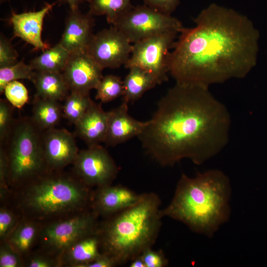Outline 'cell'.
<instances>
[{"label": "cell", "instance_id": "1", "mask_svg": "<svg viewBox=\"0 0 267 267\" xmlns=\"http://www.w3.org/2000/svg\"><path fill=\"white\" fill-rule=\"evenodd\" d=\"M231 117L209 88L176 83L159 101L138 136L150 157L162 166L183 159L201 165L227 145Z\"/></svg>", "mask_w": 267, "mask_h": 267}, {"label": "cell", "instance_id": "2", "mask_svg": "<svg viewBox=\"0 0 267 267\" xmlns=\"http://www.w3.org/2000/svg\"><path fill=\"white\" fill-rule=\"evenodd\" d=\"M195 26L183 28L169 57L176 83L209 88L245 78L254 65L257 34L244 15L216 3L203 9Z\"/></svg>", "mask_w": 267, "mask_h": 267}, {"label": "cell", "instance_id": "3", "mask_svg": "<svg viewBox=\"0 0 267 267\" xmlns=\"http://www.w3.org/2000/svg\"><path fill=\"white\" fill-rule=\"evenodd\" d=\"M231 187L229 178L219 170L182 174L169 205L160 209L162 217L185 224L192 231L213 237L230 215Z\"/></svg>", "mask_w": 267, "mask_h": 267}, {"label": "cell", "instance_id": "4", "mask_svg": "<svg viewBox=\"0 0 267 267\" xmlns=\"http://www.w3.org/2000/svg\"><path fill=\"white\" fill-rule=\"evenodd\" d=\"M93 190L73 173L48 171L11 190L6 204L21 218L44 224L91 209Z\"/></svg>", "mask_w": 267, "mask_h": 267}, {"label": "cell", "instance_id": "5", "mask_svg": "<svg viewBox=\"0 0 267 267\" xmlns=\"http://www.w3.org/2000/svg\"><path fill=\"white\" fill-rule=\"evenodd\" d=\"M161 203L157 194L142 193L134 205L99 222L101 253L119 266L152 248L161 226Z\"/></svg>", "mask_w": 267, "mask_h": 267}, {"label": "cell", "instance_id": "6", "mask_svg": "<svg viewBox=\"0 0 267 267\" xmlns=\"http://www.w3.org/2000/svg\"><path fill=\"white\" fill-rule=\"evenodd\" d=\"M43 133L31 118L14 120L3 144L8 163L10 190L49 171L44 153Z\"/></svg>", "mask_w": 267, "mask_h": 267}, {"label": "cell", "instance_id": "7", "mask_svg": "<svg viewBox=\"0 0 267 267\" xmlns=\"http://www.w3.org/2000/svg\"><path fill=\"white\" fill-rule=\"evenodd\" d=\"M98 218L89 209L42 224L35 249L59 259L73 243L97 231Z\"/></svg>", "mask_w": 267, "mask_h": 267}, {"label": "cell", "instance_id": "8", "mask_svg": "<svg viewBox=\"0 0 267 267\" xmlns=\"http://www.w3.org/2000/svg\"><path fill=\"white\" fill-rule=\"evenodd\" d=\"M113 26L134 44L164 32L180 33L184 28L181 22L171 14L162 13L145 4L132 6Z\"/></svg>", "mask_w": 267, "mask_h": 267}, {"label": "cell", "instance_id": "9", "mask_svg": "<svg viewBox=\"0 0 267 267\" xmlns=\"http://www.w3.org/2000/svg\"><path fill=\"white\" fill-rule=\"evenodd\" d=\"M179 33L164 32L134 43L125 67L137 66L144 69L156 79L158 85L168 81L170 50Z\"/></svg>", "mask_w": 267, "mask_h": 267}, {"label": "cell", "instance_id": "10", "mask_svg": "<svg viewBox=\"0 0 267 267\" xmlns=\"http://www.w3.org/2000/svg\"><path fill=\"white\" fill-rule=\"evenodd\" d=\"M72 165L73 174L91 188L112 184L119 170L113 158L100 144L80 150Z\"/></svg>", "mask_w": 267, "mask_h": 267}, {"label": "cell", "instance_id": "11", "mask_svg": "<svg viewBox=\"0 0 267 267\" xmlns=\"http://www.w3.org/2000/svg\"><path fill=\"white\" fill-rule=\"evenodd\" d=\"M132 48L127 38L112 26L94 34L86 52L103 69H116L127 62Z\"/></svg>", "mask_w": 267, "mask_h": 267}, {"label": "cell", "instance_id": "12", "mask_svg": "<svg viewBox=\"0 0 267 267\" xmlns=\"http://www.w3.org/2000/svg\"><path fill=\"white\" fill-rule=\"evenodd\" d=\"M43 146L49 171H61L72 165L80 151L74 135L65 129L43 132Z\"/></svg>", "mask_w": 267, "mask_h": 267}, {"label": "cell", "instance_id": "13", "mask_svg": "<svg viewBox=\"0 0 267 267\" xmlns=\"http://www.w3.org/2000/svg\"><path fill=\"white\" fill-rule=\"evenodd\" d=\"M103 69L86 52L70 53L62 72L71 91L89 93L103 76Z\"/></svg>", "mask_w": 267, "mask_h": 267}, {"label": "cell", "instance_id": "14", "mask_svg": "<svg viewBox=\"0 0 267 267\" xmlns=\"http://www.w3.org/2000/svg\"><path fill=\"white\" fill-rule=\"evenodd\" d=\"M141 195L121 185L97 187L93 190L91 210L99 218L105 219L134 205Z\"/></svg>", "mask_w": 267, "mask_h": 267}, {"label": "cell", "instance_id": "15", "mask_svg": "<svg viewBox=\"0 0 267 267\" xmlns=\"http://www.w3.org/2000/svg\"><path fill=\"white\" fill-rule=\"evenodd\" d=\"M94 21L89 13H82L79 8L70 9L65 28L58 43L70 53L86 52L93 35Z\"/></svg>", "mask_w": 267, "mask_h": 267}, {"label": "cell", "instance_id": "16", "mask_svg": "<svg viewBox=\"0 0 267 267\" xmlns=\"http://www.w3.org/2000/svg\"><path fill=\"white\" fill-rule=\"evenodd\" d=\"M57 2L45 3L40 10L16 13L12 11L10 21L12 25L15 36L32 45L37 50L49 48L42 38L44 20Z\"/></svg>", "mask_w": 267, "mask_h": 267}, {"label": "cell", "instance_id": "17", "mask_svg": "<svg viewBox=\"0 0 267 267\" xmlns=\"http://www.w3.org/2000/svg\"><path fill=\"white\" fill-rule=\"evenodd\" d=\"M128 104L123 101L118 107L110 111L104 141L107 146H115L138 137L146 125L147 121L136 120L129 114Z\"/></svg>", "mask_w": 267, "mask_h": 267}, {"label": "cell", "instance_id": "18", "mask_svg": "<svg viewBox=\"0 0 267 267\" xmlns=\"http://www.w3.org/2000/svg\"><path fill=\"white\" fill-rule=\"evenodd\" d=\"M110 111H105L100 104L94 102L75 124V134L88 147L104 142L107 131Z\"/></svg>", "mask_w": 267, "mask_h": 267}, {"label": "cell", "instance_id": "19", "mask_svg": "<svg viewBox=\"0 0 267 267\" xmlns=\"http://www.w3.org/2000/svg\"><path fill=\"white\" fill-rule=\"evenodd\" d=\"M101 254L100 241L97 230L82 237L70 245L59 258L60 266L84 267Z\"/></svg>", "mask_w": 267, "mask_h": 267}, {"label": "cell", "instance_id": "20", "mask_svg": "<svg viewBox=\"0 0 267 267\" xmlns=\"http://www.w3.org/2000/svg\"><path fill=\"white\" fill-rule=\"evenodd\" d=\"M31 81L36 88V97L61 101L70 93L62 73L35 71Z\"/></svg>", "mask_w": 267, "mask_h": 267}, {"label": "cell", "instance_id": "21", "mask_svg": "<svg viewBox=\"0 0 267 267\" xmlns=\"http://www.w3.org/2000/svg\"><path fill=\"white\" fill-rule=\"evenodd\" d=\"M42 226L40 223L21 218L5 241L24 259L36 247Z\"/></svg>", "mask_w": 267, "mask_h": 267}, {"label": "cell", "instance_id": "22", "mask_svg": "<svg viewBox=\"0 0 267 267\" xmlns=\"http://www.w3.org/2000/svg\"><path fill=\"white\" fill-rule=\"evenodd\" d=\"M128 74L123 80V101L128 103L140 99L148 90L158 83L149 73L137 66L130 67Z\"/></svg>", "mask_w": 267, "mask_h": 267}, {"label": "cell", "instance_id": "23", "mask_svg": "<svg viewBox=\"0 0 267 267\" xmlns=\"http://www.w3.org/2000/svg\"><path fill=\"white\" fill-rule=\"evenodd\" d=\"M62 117V105L59 101L35 97L31 118L40 130L54 128Z\"/></svg>", "mask_w": 267, "mask_h": 267}, {"label": "cell", "instance_id": "24", "mask_svg": "<svg viewBox=\"0 0 267 267\" xmlns=\"http://www.w3.org/2000/svg\"><path fill=\"white\" fill-rule=\"evenodd\" d=\"M70 53L59 43L33 58L29 65L36 71L62 73Z\"/></svg>", "mask_w": 267, "mask_h": 267}, {"label": "cell", "instance_id": "25", "mask_svg": "<svg viewBox=\"0 0 267 267\" xmlns=\"http://www.w3.org/2000/svg\"><path fill=\"white\" fill-rule=\"evenodd\" d=\"M89 14L105 15L112 25L133 6L131 0H89Z\"/></svg>", "mask_w": 267, "mask_h": 267}, {"label": "cell", "instance_id": "26", "mask_svg": "<svg viewBox=\"0 0 267 267\" xmlns=\"http://www.w3.org/2000/svg\"><path fill=\"white\" fill-rule=\"evenodd\" d=\"M89 94L70 92L62 105L63 117L75 125L94 103Z\"/></svg>", "mask_w": 267, "mask_h": 267}, {"label": "cell", "instance_id": "27", "mask_svg": "<svg viewBox=\"0 0 267 267\" xmlns=\"http://www.w3.org/2000/svg\"><path fill=\"white\" fill-rule=\"evenodd\" d=\"M95 98L107 103L123 95L124 83L121 78L113 75L103 76L96 89Z\"/></svg>", "mask_w": 267, "mask_h": 267}, {"label": "cell", "instance_id": "28", "mask_svg": "<svg viewBox=\"0 0 267 267\" xmlns=\"http://www.w3.org/2000/svg\"><path fill=\"white\" fill-rule=\"evenodd\" d=\"M35 71L23 61L10 66L0 68V93H3L6 85L13 81L26 79L32 81Z\"/></svg>", "mask_w": 267, "mask_h": 267}, {"label": "cell", "instance_id": "29", "mask_svg": "<svg viewBox=\"0 0 267 267\" xmlns=\"http://www.w3.org/2000/svg\"><path fill=\"white\" fill-rule=\"evenodd\" d=\"M21 218L20 215L7 204L0 205V242L6 240Z\"/></svg>", "mask_w": 267, "mask_h": 267}, {"label": "cell", "instance_id": "30", "mask_svg": "<svg viewBox=\"0 0 267 267\" xmlns=\"http://www.w3.org/2000/svg\"><path fill=\"white\" fill-rule=\"evenodd\" d=\"M6 99L14 107L20 109L28 102V92L26 87L21 82L13 81L8 83L3 93Z\"/></svg>", "mask_w": 267, "mask_h": 267}, {"label": "cell", "instance_id": "31", "mask_svg": "<svg viewBox=\"0 0 267 267\" xmlns=\"http://www.w3.org/2000/svg\"><path fill=\"white\" fill-rule=\"evenodd\" d=\"M14 107L5 99L0 100V142H6L14 120L13 118Z\"/></svg>", "mask_w": 267, "mask_h": 267}, {"label": "cell", "instance_id": "32", "mask_svg": "<svg viewBox=\"0 0 267 267\" xmlns=\"http://www.w3.org/2000/svg\"><path fill=\"white\" fill-rule=\"evenodd\" d=\"M24 267H61L59 259L35 249L24 259Z\"/></svg>", "mask_w": 267, "mask_h": 267}, {"label": "cell", "instance_id": "33", "mask_svg": "<svg viewBox=\"0 0 267 267\" xmlns=\"http://www.w3.org/2000/svg\"><path fill=\"white\" fill-rule=\"evenodd\" d=\"M9 168L5 148L0 147V202L6 204L11 192L8 184Z\"/></svg>", "mask_w": 267, "mask_h": 267}, {"label": "cell", "instance_id": "34", "mask_svg": "<svg viewBox=\"0 0 267 267\" xmlns=\"http://www.w3.org/2000/svg\"><path fill=\"white\" fill-rule=\"evenodd\" d=\"M0 243V267H24L21 255L7 241Z\"/></svg>", "mask_w": 267, "mask_h": 267}, {"label": "cell", "instance_id": "35", "mask_svg": "<svg viewBox=\"0 0 267 267\" xmlns=\"http://www.w3.org/2000/svg\"><path fill=\"white\" fill-rule=\"evenodd\" d=\"M18 53L11 42L3 34L0 36V68L12 65L18 62Z\"/></svg>", "mask_w": 267, "mask_h": 267}, {"label": "cell", "instance_id": "36", "mask_svg": "<svg viewBox=\"0 0 267 267\" xmlns=\"http://www.w3.org/2000/svg\"><path fill=\"white\" fill-rule=\"evenodd\" d=\"M146 267H165L168 260L161 250L155 251L152 248L144 251L141 254Z\"/></svg>", "mask_w": 267, "mask_h": 267}, {"label": "cell", "instance_id": "37", "mask_svg": "<svg viewBox=\"0 0 267 267\" xmlns=\"http://www.w3.org/2000/svg\"><path fill=\"white\" fill-rule=\"evenodd\" d=\"M147 6L162 13L171 14L179 5V0H143Z\"/></svg>", "mask_w": 267, "mask_h": 267}, {"label": "cell", "instance_id": "38", "mask_svg": "<svg viewBox=\"0 0 267 267\" xmlns=\"http://www.w3.org/2000/svg\"><path fill=\"white\" fill-rule=\"evenodd\" d=\"M118 266L115 260L110 256L101 253L93 261L84 267H114Z\"/></svg>", "mask_w": 267, "mask_h": 267}, {"label": "cell", "instance_id": "39", "mask_svg": "<svg viewBox=\"0 0 267 267\" xmlns=\"http://www.w3.org/2000/svg\"><path fill=\"white\" fill-rule=\"evenodd\" d=\"M130 267H146L141 255L130 261Z\"/></svg>", "mask_w": 267, "mask_h": 267}, {"label": "cell", "instance_id": "40", "mask_svg": "<svg viewBox=\"0 0 267 267\" xmlns=\"http://www.w3.org/2000/svg\"><path fill=\"white\" fill-rule=\"evenodd\" d=\"M86 0H59V1L67 3L70 9H75L79 8V5Z\"/></svg>", "mask_w": 267, "mask_h": 267}, {"label": "cell", "instance_id": "41", "mask_svg": "<svg viewBox=\"0 0 267 267\" xmlns=\"http://www.w3.org/2000/svg\"><path fill=\"white\" fill-rule=\"evenodd\" d=\"M8 0H0V3H2L3 2H6Z\"/></svg>", "mask_w": 267, "mask_h": 267}]
</instances>
